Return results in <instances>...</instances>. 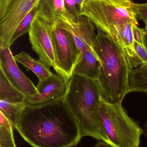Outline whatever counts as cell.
Returning a JSON list of instances; mask_svg holds the SVG:
<instances>
[{
    "label": "cell",
    "mask_w": 147,
    "mask_h": 147,
    "mask_svg": "<svg viewBox=\"0 0 147 147\" xmlns=\"http://www.w3.org/2000/svg\"><path fill=\"white\" fill-rule=\"evenodd\" d=\"M101 101V90L97 80L73 74L68 81L63 98L65 105L78 122L82 137H92L110 144L100 118Z\"/></svg>",
    "instance_id": "3"
},
{
    "label": "cell",
    "mask_w": 147,
    "mask_h": 147,
    "mask_svg": "<svg viewBox=\"0 0 147 147\" xmlns=\"http://www.w3.org/2000/svg\"><path fill=\"white\" fill-rule=\"evenodd\" d=\"M93 147H113L109 144L103 141H100Z\"/></svg>",
    "instance_id": "24"
},
{
    "label": "cell",
    "mask_w": 147,
    "mask_h": 147,
    "mask_svg": "<svg viewBox=\"0 0 147 147\" xmlns=\"http://www.w3.org/2000/svg\"><path fill=\"white\" fill-rule=\"evenodd\" d=\"M134 25H138V23L131 20L122 21L113 26L107 34L114 39L121 47L131 69L143 64L134 49Z\"/></svg>",
    "instance_id": "11"
},
{
    "label": "cell",
    "mask_w": 147,
    "mask_h": 147,
    "mask_svg": "<svg viewBox=\"0 0 147 147\" xmlns=\"http://www.w3.org/2000/svg\"><path fill=\"white\" fill-rule=\"evenodd\" d=\"M55 63L54 70L57 74L68 81L80 61L81 53L70 32L63 28L58 20L50 24Z\"/></svg>",
    "instance_id": "6"
},
{
    "label": "cell",
    "mask_w": 147,
    "mask_h": 147,
    "mask_svg": "<svg viewBox=\"0 0 147 147\" xmlns=\"http://www.w3.org/2000/svg\"><path fill=\"white\" fill-rule=\"evenodd\" d=\"M10 48L0 41V69L10 82L26 98L36 95L38 93L36 86L19 67Z\"/></svg>",
    "instance_id": "9"
},
{
    "label": "cell",
    "mask_w": 147,
    "mask_h": 147,
    "mask_svg": "<svg viewBox=\"0 0 147 147\" xmlns=\"http://www.w3.org/2000/svg\"><path fill=\"white\" fill-rule=\"evenodd\" d=\"M16 129L32 147H74L82 137L63 99L27 105Z\"/></svg>",
    "instance_id": "1"
},
{
    "label": "cell",
    "mask_w": 147,
    "mask_h": 147,
    "mask_svg": "<svg viewBox=\"0 0 147 147\" xmlns=\"http://www.w3.org/2000/svg\"><path fill=\"white\" fill-rule=\"evenodd\" d=\"M67 82L63 77L53 74L48 78L39 81L36 86L38 93L26 98V105H33L63 100L67 93Z\"/></svg>",
    "instance_id": "10"
},
{
    "label": "cell",
    "mask_w": 147,
    "mask_h": 147,
    "mask_svg": "<svg viewBox=\"0 0 147 147\" xmlns=\"http://www.w3.org/2000/svg\"><path fill=\"white\" fill-rule=\"evenodd\" d=\"M143 128L142 129L143 134L147 138V120L143 125Z\"/></svg>",
    "instance_id": "26"
},
{
    "label": "cell",
    "mask_w": 147,
    "mask_h": 147,
    "mask_svg": "<svg viewBox=\"0 0 147 147\" xmlns=\"http://www.w3.org/2000/svg\"><path fill=\"white\" fill-rule=\"evenodd\" d=\"M85 0H64L65 13L63 16L74 22L79 21Z\"/></svg>",
    "instance_id": "20"
},
{
    "label": "cell",
    "mask_w": 147,
    "mask_h": 147,
    "mask_svg": "<svg viewBox=\"0 0 147 147\" xmlns=\"http://www.w3.org/2000/svg\"><path fill=\"white\" fill-rule=\"evenodd\" d=\"M136 7L137 17L146 24L147 23V3L136 4Z\"/></svg>",
    "instance_id": "22"
},
{
    "label": "cell",
    "mask_w": 147,
    "mask_h": 147,
    "mask_svg": "<svg viewBox=\"0 0 147 147\" xmlns=\"http://www.w3.org/2000/svg\"><path fill=\"white\" fill-rule=\"evenodd\" d=\"M14 129H7L0 126V147H17L13 131Z\"/></svg>",
    "instance_id": "21"
},
{
    "label": "cell",
    "mask_w": 147,
    "mask_h": 147,
    "mask_svg": "<svg viewBox=\"0 0 147 147\" xmlns=\"http://www.w3.org/2000/svg\"><path fill=\"white\" fill-rule=\"evenodd\" d=\"M29 34L32 48L37 54L39 60L50 67H54L55 60L49 23L37 13Z\"/></svg>",
    "instance_id": "8"
},
{
    "label": "cell",
    "mask_w": 147,
    "mask_h": 147,
    "mask_svg": "<svg viewBox=\"0 0 147 147\" xmlns=\"http://www.w3.org/2000/svg\"><path fill=\"white\" fill-rule=\"evenodd\" d=\"M38 0H0V41L11 47L13 34Z\"/></svg>",
    "instance_id": "7"
},
{
    "label": "cell",
    "mask_w": 147,
    "mask_h": 147,
    "mask_svg": "<svg viewBox=\"0 0 147 147\" xmlns=\"http://www.w3.org/2000/svg\"><path fill=\"white\" fill-rule=\"evenodd\" d=\"M136 5L129 0H85L81 15L87 17L96 28L107 34L119 22L138 23Z\"/></svg>",
    "instance_id": "5"
},
{
    "label": "cell",
    "mask_w": 147,
    "mask_h": 147,
    "mask_svg": "<svg viewBox=\"0 0 147 147\" xmlns=\"http://www.w3.org/2000/svg\"><path fill=\"white\" fill-rule=\"evenodd\" d=\"M39 1L38 0L37 2L34 5L31 10L28 13L24 18L22 20L17 30L13 34L11 41V46L16 40L24 34L29 33L32 24L35 16L37 14L38 12V7Z\"/></svg>",
    "instance_id": "18"
},
{
    "label": "cell",
    "mask_w": 147,
    "mask_h": 147,
    "mask_svg": "<svg viewBox=\"0 0 147 147\" xmlns=\"http://www.w3.org/2000/svg\"><path fill=\"white\" fill-rule=\"evenodd\" d=\"M26 97L8 80L0 69V100L11 102H25Z\"/></svg>",
    "instance_id": "16"
},
{
    "label": "cell",
    "mask_w": 147,
    "mask_h": 147,
    "mask_svg": "<svg viewBox=\"0 0 147 147\" xmlns=\"http://www.w3.org/2000/svg\"><path fill=\"white\" fill-rule=\"evenodd\" d=\"M59 21L71 33L81 54L88 49L92 50L93 40L96 34L95 26L88 18L82 15L78 22H74L61 15Z\"/></svg>",
    "instance_id": "12"
},
{
    "label": "cell",
    "mask_w": 147,
    "mask_h": 147,
    "mask_svg": "<svg viewBox=\"0 0 147 147\" xmlns=\"http://www.w3.org/2000/svg\"><path fill=\"white\" fill-rule=\"evenodd\" d=\"M97 29L93 40V51L100 63L98 80L102 100L111 104H122L129 93L130 68L118 44L103 31Z\"/></svg>",
    "instance_id": "2"
},
{
    "label": "cell",
    "mask_w": 147,
    "mask_h": 147,
    "mask_svg": "<svg viewBox=\"0 0 147 147\" xmlns=\"http://www.w3.org/2000/svg\"><path fill=\"white\" fill-rule=\"evenodd\" d=\"M26 102L18 103L5 100H0V112L8 119L16 129L21 114L27 106Z\"/></svg>",
    "instance_id": "17"
},
{
    "label": "cell",
    "mask_w": 147,
    "mask_h": 147,
    "mask_svg": "<svg viewBox=\"0 0 147 147\" xmlns=\"http://www.w3.org/2000/svg\"><path fill=\"white\" fill-rule=\"evenodd\" d=\"M144 31H145L146 32H147V23L145 24V29H144Z\"/></svg>",
    "instance_id": "27"
},
{
    "label": "cell",
    "mask_w": 147,
    "mask_h": 147,
    "mask_svg": "<svg viewBox=\"0 0 147 147\" xmlns=\"http://www.w3.org/2000/svg\"><path fill=\"white\" fill-rule=\"evenodd\" d=\"M14 58L16 62L31 70L37 76L39 81L46 79L53 74L49 66L39 60L34 59L25 51H22L15 55Z\"/></svg>",
    "instance_id": "14"
},
{
    "label": "cell",
    "mask_w": 147,
    "mask_h": 147,
    "mask_svg": "<svg viewBox=\"0 0 147 147\" xmlns=\"http://www.w3.org/2000/svg\"><path fill=\"white\" fill-rule=\"evenodd\" d=\"M100 118L105 134L113 147H139L142 128L128 116L122 104L102 100Z\"/></svg>",
    "instance_id": "4"
},
{
    "label": "cell",
    "mask_w": 147,
    "mask_h": 147,
    "mask_svg": "<svg viewBox=\"0 0 147 147\" xmlns=\"http://www.w3.org/2000/svg\"><path fill=\"white\" fill-rule=\"evenodd\" d=\"M65 13L64 0H40L37 13L50 24L55 23Z\"/></svg>",
    "instance_id": "15"
},
{
    "label": "cell",
    "mask_w": 147,
    "mask_h": 147,
    "mask_svg": "<svg viewBox=\"0 0 147 147\" xmlns=\"http://www.w3.org/2000/svg\"><path fill=\"white\" fill-rule=\"evenodd\" d=\"M143 42L146 48L147 49V32L144 31L143 29Z\"/></svg>",
    "instance_id": "25"
},
{
    "label": "cell",
    "mask_w": 147,
    "mask_h": 147,
    "mask_svg": "<svg viewBox=\"0 0 147 147\" xmlns=\"http://www.w3.org/2000/svg\"><path fill=\"white\" fill-rule=\"evenodd\" d=\"M134 49L136 54L143 64H147V49L143 42V29L138 28V25L133 26Z\"/></svg>",
    "instance_id": "19"
},
{
    "label": "cell",
    "mask_w": 147,
    "mask_h": 147,
    "mask_svg": "<svg viewBox=\"0 0 147 147\" xmlns=\"http://www.w3.org/2000/svg\"><path fill=\"white\" fill-rule=\"evenodd\" d=\"M0 126L7 129H13L11 122L1 112H0Z\"/></svg>",
    "instance_id": "23"
},
{
    "label": "cell",
    "mask_w": 147,
    "mask_h": 147,
    "mask_svg": "<svg viewBox=\"0 0 147 147\" xmlns=\"http://www.w3.org/2000/svg\"><path fill=\"white\" fill-rule=\"evenodd\" d=\"M100 63L91 49L81 54L80 59L74 69V74L98 80L99 75Z\"/></svg>",
    "instance_id": "13"
}]
</instances>
